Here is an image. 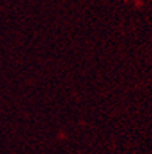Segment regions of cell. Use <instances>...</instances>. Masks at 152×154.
<instances>
[]
</instances>
